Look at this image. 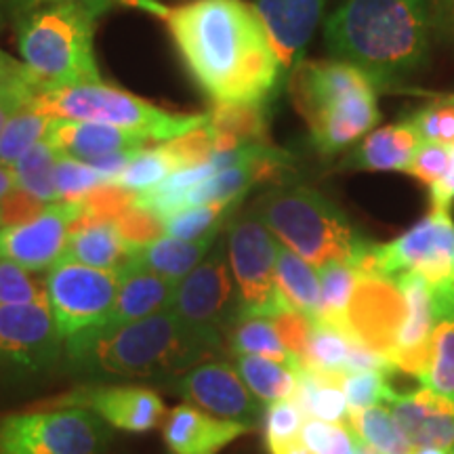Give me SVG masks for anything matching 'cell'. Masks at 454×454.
Instances as JSON below:
<instances>
[{"label": "cell", "mask_w": 454, "mask_h": 454, "mask_svg": "<svg viewBox=\"0 0 454 454\" xmlns=\"http://www.w3.org/2000/svg\"><path fill=\"white\" fill-rule=\"evenodd\" d=\"M175 47L215 106H265L286 76L263 21L244 0H192L164 17Z\"/></svg>", "instance_id": "1"}, {"label": "cell", "mask_w": 454, "mask_h": 454, "mask_svg": "<svg viewBox=\"0 0 454 454\" xmlns=\"http://www.w3.org/2000/svg\"><path fill=\"white\" fill-rule=\"evenodd\" d=\"M431 38V0H343L325 24L333 59L360 67L379 87L423 67Z\"/></svg>", "instance_id": "2"}, {"label": "cell", "mask_w": 454, "mask_h": 454, "mask_svg": "<svg viewBox=\"0 0 454 454\" xmlns=\"http://www.w3.org/2000/svg\"><path fill=\"white\" fill-rule=\"evenodd\" d=\"M81 372L98 377H175L221 348L185 325L173 308L121 326H101L64 340Z\"/></svg>", "instance_id": "3"}, {"label": "cell", "mask_w": 454, "mask_h": 454, "mask_svg": "<svg viewBox=\"0 0 454 454\" xmlns=\"http://www.w3.org/2000/svg\"><path fill=\"white\" fill-rule=\"evenodd\" d=\"M379 84L340 59L301 61L291 72L294 106L322 156L348 152L381 121Z\"/></svg>", "instance_id": "4"}, {"label": "cell", "mask_w": 454, "mask_h": 454, "mask_svg": "<svg viewBox=\"0 0 454 454\" xmlns=\"http://www.w3.org/2000/svg\"><path fill=\"white\" fill-rule=\"evenodd\" d=\"M254 213L276 240L303 257L314 268L328 261L360 265L371 240H366L333 200L303 184L271 187L261 196Z\"/></svg>", "instance_id": "5"}, {"label": "cell", "mask_w": 454, "mask_h": 454, "mask_svg": "<svg viewBox=\"0 0 454 454\" xmlns=\"http://www.w3.org/2000/svg\"><path fill=\"white\" fill-rule=\"evenodd\" d=\"M101 3L47 4L20 26V53L41 90L101 82L93 38Z\"/></svg>", "instance_id": "6"}, {"label": "cell", "mask_w": 454, "mask_h": 454, "mask_svg": "<svg viewBox=\"0 0 454 454\" xmlns=\"http://www.w3.org/2000/svg\"><path fill=\"white\" fill-rule=\"evenodd\" d=\"M27 107L47 118L98 122L130 130L145 137L150 144H167L185 137L208 121V114H175L162 110L137 95L107 87L104 82L41 90L30 99Z\"/></svg>", "instance_id": "7"}, {"label": "cell", "mask_w": 454, "mask_h": 454, "mask_svg": "<svg viewBox=\"0 0 454 454\" xmlns=\"http://www.w3.org/2000/svg\"><path fill=\"white\" fill-rule=\"evenodd\" d=\"M360 270L366 274L395 278L419 274L434 299L435 320L454 316V221L448 208H431L395 240L372 242Z\"/></svg>", "instance_id": "8"}, {"label": "cell", "mask_w": 454, "mask_h": 454, "mask_svg": "<svg viewBox=\"0 0 454 454\" xmlns=\"http://www.w3.org/2000/svg\"><path fill=\"white\" fill-rule=\"evenodd\" d=\"M110 431L81 406L13 412L0 419V454H99Z\"/></svg>", "instance_id": "9"}, {"label": "cell", "mask_w": 454, "mask_h": 454, "mask_svg": "<svg viewBox=\"0 0 454 454\" xmlns=\"http://www.w3.org/2000/svg\"><path fill=\"white\" fill-rule=\"evenodd\" d=\"M280 242L257 213L238 215L225 234L227 261L238 288L240 316L274 317L288 309L276 284Z\"/></svg>", "instance_id": "10"}, {"label": "cell", "mask_w": 454, "mask_h": 454, "mask_svg": "<svg viewBox=\"0 0 454 454\" xmlns=\"http://www.w3.org/2000/svg\"><path fill=\"white\" fill-rule=\"evenodd\" d=\"M118 282L116 271L72 259L57 261L44 278V291L61 340L106 325L116 303Z\"/></svg>", "instance_id": "11"}, {"label": "cell", "mask_w": 454, "mask_h": 454, "mask_svg": "<svg viewBox=\"0 0 454 454\" xmlns=\"http://www.w3.org/2000/svg\"><path fill=\"white\" fill-rule=\"evenodd\" d=\"M173 311L187 326L217 343H221L223 331L240 316L238 288L227 261L225 236H219L207 257L177 282Z\"/></svg>", "instance_id": "12"}, {"label": "cell", "mask_w": 454, "mask_h": 454, "mask_svg": "<svg viewBox=\"0 0 454 454\" xmlns=\"http://www.w3.org/2000/svg\"><path fill=\"white\" fill-rule=\"evenodd\" d=\"M81 215V202H55L24 223L0 227V259L32 274L51 270L64 257L72 225Z\"/></svg>", "instance_id": "13"}, {"label": "cell", "mask_w": 454, "mask_h": 454, "mask_svg": "<svg viewBox=\"0 0 454 454\" xmlns=\"http://www.w3.org/2000/svg\"><path fill=\"white\" fill-rule=\"evenodd\" d=\"M173 389L200 411L227 421L254 427L263 412V402L251 394L240 374L227 362H200L179 374Z\"/></svg>", "instance_id": "14"}, {"label": "cell", "mask_w": 454, "mask_h": 454, "mask_svg": "<svg viewBox=\"0 0 454 454\" xmlns=\"http://www.w3.org/2000/svg\"><path fill=\"white\" fill-rule=\"evenodd\" d=\"M61 345L49 303L0 305V364L43 371L57 360Z\"/></svg>", "instance_id": "15"}, {"label": "cell", "mask_w": 454, "mask_h": 454, "mask_svg": "<svg viewBox=\"0 0 454 454\" xmlns=\"http://www.w3.org/2000/svg\"><path fill=\"white\" fill-rule=\"evenodd\" d=\"M61 406H81L127 434H147L164 421V402L154 389L141 385L82 387L64 397Z\"/></svg>", "instance_id": "16"}, {"label": "cell", "mask_w": 454, "mask_h": 454, "mask_svg": "<svg viewBox=\"0 0 454 454\" xmlns=\"http://www.w3.org/2000/svg\"><path fill=\"white\" fill-rule=\"evenodd\" d=\"M400 291L402 303H404V316H402L400 328H397L394 351L389 356V364L397 371L421 377L429 357L431 331L435 325L434 299L427 282L419 274H400L391 278Z\"/></svg>", "instance_id": "17"}, {"label": "cell", "mask_w": 454, "mask_h": 454, "mask_svg": "<svg viewBox=\"0 0 454 454\" xmlns=\"http://www.w3.org/2000/svg\"><path fill=\"white\" fill-rule=\"evenodd\" d=\"M328 0H251V7L280 59L284 74L301 64V55L320 26Z\"/></svg>", "instance_id": "18"}, {"label": "cell", "mask_w": 454, "mask_h": 454, "mask_svg": "<svg viewBox=\"0 0 454 454\" xmlns=\"http://www.w3.org/2000/svg\"><path fill=\"white\" fill-rule=\"evenodd\" d=\"M387 408L412 448L454 446V395L429 389L391 394Z\"/></svg>", "instance_id": "19"}, {"label": "cell", "mask_w": 454, "mask_h": 454, "mask_svg": "<svg viewBox=\"0 0 454 454\" xmlns=\"http://www.w3.org/2000/svg\"><path fill=\"white\" fill-rule=\"evenodd\" d=\"M251 429L244 423L204 412L198 406L179 404L164 419L162 438L170 454H219Z\"/></svg>", "instance_id": "20"}, {"label": "cell", "mask_w": 454, "mask_h": 454, "mask_svg": "<svg viewBox=\"0 0 454 454\" xmlns=\"http://www.w3.org/2000/svg\"><path fill=\"white\" fill-rule=\"evenodd\" d=\"M47 141L55 145L64 156L76 158L90 164L98 158L121 154V152H141L150 144L141 135L130 133L116 127L98 122H82V121H59L51 118V127Z\"/></svg>", "instance_id": "21"}, {"label": "cell", "mask_w": 454, "mask_h": 454, "mask_svg": "<svg viewBox=\"0 0 454 454\" xmlns=\"http://www.w3.org/2000/svg\"><path fill=\"white\" fill-rule=\"evenodd\" d=\"M421 145L411 118L372 129L354 147L340 167L351 170H400L406 173L411 160Z\"/></svg>", "instance_id": "22"}, {"label": "cell", "mask_w": 454, "mask_h": 454, "mask_svg": "<svg viewBox=\"0 0 454 454\" xmlns=\"http://www.w3.org/2000/svg\"><path fill=\"white\" fill-rule=\"evenodd\" d=\"M116 303L104 326H121L173 308L177 282L129 263L118 271ZM101 328V326H99Z\"/></svg>", "instance_id": "23"}, {"label": "cell", "mask_w": 454, "mask_h": 454, "mask_svg": "<svg viewBox=\"0 0 454 454\" xmlns=\"http://www.w3.org/2000/svg\"><path fill=\"white\" fill-rule=\"evenodd\" d=\"M135 251L121 236L114 221L81 215L72 225L70 240L61 259H72L106 271H121L133 259Z\"/></svg>", "instance_id": "24"}, {"label": "cell", "mask_w": 454, "mask_h": 454, "mask_svg": "<svg viewBox=\"0 0 454 454\" xmlns=\"http://www.w3.org/2000/svg\"><path fill=\"white\" fill-rule=\"evenodd\" d=\"M219 236L221 234L208 236L202 240H179V238L160 236L137 248L130 263L154 271L170 282H179L207 257Z\"/></svg>", "instance_id": "25"}, {"label": "cell", "mask_w": 454, "mask_h": 454, "mask_svg": "<svg viewBox=\"0 0 454 454\" xmlns=\"http://www.w3.org/2000/svg\"><path fill=\"white\" fill-rule=\"evenodd\" d=\"M276 284L288 308L308 316L311 322L320 320V280L317 271L284 244L278 247Z\"/></svg>", "instance_id": "26"}, {"label": "cell", "mask_w": 454, "mask_h": 454, "mask_svg": "<svg viewBox=\"0 0 454 454\" xmlns=\"http://www.w3.org/2000/svg\"><path fill=\"white\" fill-rule=\"evenodd\" d=\"M293 400L297 402L303 417L320 419L326 423L348 425L349 421V404L339 377H328V374L301 366Z\"/></svg>", "instance_id": "27"}, {"label": "cell", "mask_w": 454, "mask_h": 454, "mask_svg": "<svg viewBox=\"0 0 454 454\" xmlns=\"http://www.w3.org/2000/svg\"><path fill=\"white\" fill-rule=\"evenodd\" d=\"M234 368L251 394L263 404L293 400L297 391L301 366L284 364L263 356H236Z\"/></svg>", "instance_id": "28"}, {"label": "cell", "mask_w": 454, "mask_h": 454, "mask_svg": "<svg viewBox=\"0 0 454 454\" xmlns=\"http://www.w3.org/2000/svg\"><path fill=\"white\" fill-rule=\"evenodd\" d=\"M227 343L234 356H263L284 364L301 366L278 334L274 322L261 316H238L227 328Z\"/></svg>", "instance_id": "29"}, {"label": "cell", "mask_w": 454, "mask_h": 454, "mask_svg": "<svg viewBox=\"0 0 454 454\" xmlns=\"http://www.w3.org/2000/svg\"><path fill=\"white\" fill-rule=\"evenodd\" d=\"M356 339H351L343 328L326 320H316L311 325L308 349L301 357V366L328 377L343 379L348 374L349 354Z\"/></svg>", "instance_id": "30"}, {"label": "cell", "mask_w": 454, "mask_h": 454, "mask_svg": "<svg viewBox=\"0 0 454 454\" xmlns=\"http://www.w3.org/2000/svg\"><path fill=\"white\" fill-rule=\"evenodd\" d=\"M316 271L320 280V320L343 328L362 271L345 261H328Z\"/></svg>", "instance_id": "31"}, {"label": "cell", "mask_w": 454, "mask_h": 454, "mask_svg": "<svg viewBox=\"0 0 454 454\" xmlns=\"http://www.w3.org/2000/svg\"><path fill=\"white\" fill-rule=\"evenodd\" d=\"M179 168H184V162L173 147V141H167V144H158L137 152L112 185L139 194V192L158 185Z\"/></svg>", "instance_id": "32"}, {"label": "cell", "mask_w": 454, "mask_h": 454, "mask_svg": "<svg viewBox=\"0 0 454 454\" xmlns=\"http://www.w3.org/2000/svg\"><path fill=\"white\" fill-rule=\"evenodd\" d=\"M61 152L55 145H51L47 139L36 144L32 150H27L24 156L17 160L13 167L17 190L26 192L32 198H36L43 204L57 202L55 190V167L59 160Z\"/></svg>", "instance_id": "33"}, {"label": "cell", "mask_w": 454, "mask_h": 454, "mask_svg": "<svg viewBox=\"0 0 454 454\" xmlns=\"http://www.w3.org/2000/svg\"><path fill=\"white\" fill-rule=\"evenodd\" d=\"M348 425L364 444L381 454H412L414 450L402 429L397 427L389 408L381 404L349 411Z\"/></svg>", "instance_id": "34"}, {"label": "cell", "mask_w": 454, "mask_h": 454, "mask_svg": "<svg viewBox=\"0 0 454 454\" xmlns=\"http://www.w3.org/2000/svg\"><path fill=\"white\" fill-rule=\"evenodd\" d=\"M419 381L425 389L435 394L454 395V316L435 320L427 364Z\"/></svg>", "instance_id": "35"}, {"label": "cell", "mask_w": 454, "mask_h": 454, "mask_svg": "<svg viewBox=\"0 0 454 454\" xmlns=\"http://www.w3.org/2000/svg\"><path fill=\"white\" fill-rule=\"evenodd\" d=\"M240 202L200 204L187 207L168 215L162 221V234L179 240H202V238L221 234V225L231 217Z\"/></svg>", "instance_id": "36"}, {"label": "cell", "mask_w": 454, "mask_h": 454, "mask_svg": "<svg viewBox=\"0 0 454 454\" xmlns=\"http://www.w3.org/2000/svg\"><path fill=\"white\" fill-rule=\"evenodd\" d=\"M49 127L51 118L27 106L13 114L0 133V167H13L27 150L47 139Z\"/></svg>", "instance_id": "37"}, {"label": "cell", "mask_w": 454, "mask_h": 454, "mask_svg": "<svg viewBox=\"0 0 454 454\" xmlns=\"http://www.w3.org/2000/svg\"><path fill=\"white\" fill-rule=\"evenodd\" d=\"M107 181L98 168L70 156H59L55 167L57 202H81L84 196L106 185Z\"/></svg>", "instance_id": "38"}, {"label": "cell", "mask_w": 454, "mask_h": 454, "mask_svg": "<svg viewBox=\"0 0 454 454\" xmlns=\"http://www.w3.org/2000/svg\"><path fill=\"white\" fill-rule=\"evenodd\" d=\"M408 118L421 141L454 147V104L448 99V95L429 101Z\"/></svg>", "instance_id": "39"}, {"label": "cell", "mask_w": 454, "mask_h": 454, "mask_svg": "<svg viewBox=\"0 0 454 454\" xmlns=\"http://www.w3.org/2000/svg\"><path fill=\"white\" fill-rule=\"evenodd\" d=\"M340 387H343V394L348 397L349 411L387 404L391 394H394L383 371L348 372L340 379Z\"/></svg>", "instance_id": "40"}, {"label": "cell", "mask_w": 454, "mask_h": 454, "mask_svg": "<svg viewBox=\"0 0 454 454\" xmlns=\"http://www.w3.org/2000/svg\"><path fill=\"white\" fill-rule=\"evenodd\" d=\"M21 303H49L44 282L38 284L32 271L0 259V305Z\"/></svg>", "instance_id": "41"}, {"label": "cell", "mask_w": 454, "mask_h": 454, "mask_svg": "<svg viewBox=\"0 0 454 454\" xmlns=\"http://www.w3.org/2000/svg\"><path fill=\"white\" fill-rule=\"evenodd\" d=\"M454 160V147L442 145V144H429V141H421V145L414 152L411 167L406 173L423 181L425 185L434 187L446 177L448 168Z\"/></svg>", "instance_id": "42"}, {"label": "cell", "mask_w": 454, "mask_h": 454, "mask_svg": "<svg viewBox=\"0 0 454 454\" xmlns=\"http://www.w3.org/2000/svg\"><path fill=\"white\" fill-rule=\"evenodd\" d=\"M301 425H303V412H301L297 402H271L268 412H265V442H268V448L299 438Z\"/></svg>", "instance_id": "43"}, {"label": "cell", "mask_w": 454, "mask_h": 454, "mask_svg": "<svg viewBox=\"0 0 454 454\" xmlns=\"http://www.w3.org/2000/svg\"><path fill=\"white\" fill-rule=\"evenodd\" d=\"M114 223H116L121 236L127 240V244L133 251H137V248L145 247L147 242L164 236L160 217H156L154 213L137 207V204H133V207L127 208L121 217L114 219Z\"/></svg>", "instance_id": "44"}, {"label": "cell", "mask_w": 454, "mask_h": 454, "mask_svg": "<svg viewBox=\"0 0 454 454\" xmlns=\"http://www.w3.org/2000/svg\"><path fill=\"white\" fill-rule=\"evenodd\" d=\"M270 320L274 322L276 331L284 340V345H286V348L291 349V354L301 362L305 349H308L311 325H314V322H311L308 316L299 314V311H294L291 308L280 311V314L270 317Z\"/></svg>", "instance_id": "45"}, {"label": "cell", "mask_w": 454, "mask_h": 454, "mask_svg": "<svg viewBox=\"0 0 454 454\" xmlns=\"http://www.w3.org/2000/svg\"><path fill=\"white\" fill-rule=\"evenodd\" d=\"M36 93H41V89H38L30 72L26 76L15 78V81L0 84V133H3L4 124L11 121V116L30 104V99Z\"/></svg>", "instance_id": "46"}, {"label": "cell", "mask_w": 454, "mask_h": 454, "mask_svg": "<svg viewBox=\"0 0 454 454\" xmlns=\"http://www.w3.org/2000/svg\"><path fill=\"white\" fill-rule=\"evenodd\" d=\"M47 204L38 202L36 198H32L26 192L15 190L0 202V219H3V227L4 225H15V223H24V221L32 219L34 215H38Z\"/></svg>", "instance_id": "47"}, {"label": "cell", "mask_w": 454, "mask_h": 454, "mask_svg": "<svg viewBox=\"0 0 454 454\" xmlns=\"http://www.w3.org/2000/svg\"><path fill=\"white\" fill-rule=\"evenodd\" d=\"M32 7H47V4H64V3H101V4H124V7H135L145 11V13L156 17H167L168 7L167 4L158 3V0H26Z\"/></svg>", "instance_id": "48"}, {"label": "cell", "mask_w": 454, "mask_h": 454, "mask_svg": "<svg viewBox=\"0 0 454 454\" xmlns=\"http://www.w3.org/2000/svg\"><path fill=\"white\" fill-rule=\"evenodd\" d=\"M434 36L444 43H454V0H431Z\"/></svg>", "instance_id": "49"}, {"label": "cell", "mask_w": 454, "mask_h": 454, "mask_svg": "<svg viewBox=\"0 0 454 454\" xmlns=\"http://www.w3.org/2000/svg\"><path fill=\"white\" fill-rule=\"evenodd\" d=\"M320 454H357L356 431L345 423H334L331 438H328Z\"/></svg>", "instance_id": "50"}, {"label": "cell", "mask_w": 454, "mask_h": 454, "mask_svg": "<svg viewBox=\"0 0 454 454\" xmlns=\"http://www.w3.org/2000/svg\"><path fill=\"white\" fill-rule=\"evenodd\" d=\"M270 454H314V452L303 444V440L294 438L291 442H284L280 446L270 448Z\"/></svg>", "instance_id": "51"}, {"label": "cell", "mask_w": 454, "mask_h": 454, "mask_svg": "<svg viewBox=\"0 0 454 454\" xmlns=\"http://www.w3.org/2000/svg\"><path fill=\"white\" fill-rule=\"evenodd\" d=\"M17 187V181H15V173L11 167H0V202L7 198L11 192H13Z\"/></svg>", "instance_id": "52"}, {"label": "cell", "mask_w": 454, "mask_h": 454, "mask_svg": "<svg viewBox=\"0 0 454 454\" xmlns=\"http://www.w3.org/2000/svg\"><path fill=\"white\" fill-rule=\"evenodd\" d=\"M412 454H454L452 448H414Z\"/></svg>", "instance_id": "53"}, {"label": "cell", "mask_w": 454, "mask_h": 454, "mask_svg": "<svg viewBox=\"0 0 454 454\" xmlns=\"http://www.w3.org/2000/svg\"><path fill=\"white\" fill-rule=\"evenodd\" d=\"M357 454H381V452H377V450H374V448L364 444V442L357 438Z\"/></svg>", "instance_id": "54"}, {"label": "cell", "mask_w": 454, "mask_h": 454, "mask_svg": "<svg viewBox=\"0 0 454 454\" xmlns=\"http://www.w3.org/2000/svg\"><path fill=\"white\" fill-rule=\"evenodd\" d=\"M0 227H3V219H0Z\"/></svg>", "instance_id": "55"}]
</instances>
